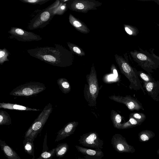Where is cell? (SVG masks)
Masks as SVG:
<instances>
[{"mask_svg":"<svg viewBox=\"0 0 159 159\" xmlns=\"http://www.w3.org/2000/svg\"><path fill=\"white\" fill-rule=\"evenodd\" d=\"M54 47H37L28 49L30 55L53 66L66 67L71 65L74 55L62 45L55 44Z\"/></svg>","mask_w":159,"mask_h":159,"instance_id":"6da1fadb","label":"cell"},{"mask_svg":"<svg viewBox=\"0 0 159 159\" xmlns=\"http://www.w3.org/2000/svg\"><path fill=\"white\" fill-rule=\"evenodd\" d=\"M139 50L130 51V55L138 66L151 74V73L154 72L153 70H157L159 67V56L154 53V48L148 51L139 48Z\"/></svg>","mask_w":159,"mask_h":159,"instance_id":"7a4b0ae2","label":"cell"},{"mask_svg":"<svg viewBox=\"0 0 159 159\" xmlns=\"http://www.w3.org/2000/svg\"><path fill=\"white\" fill-rule=\"evenodd\" d=\"M127 57H123L117 54L115 55V60L121 73L124 75L130 82V89L138 90L141 89L144 95L145 90L142 86L137 74L138 70L129 64Z\"/></svg>","mask_w":159,"mask_h":159,"instance_id":"3957f363","label":"cell"},{"mask_svg":"<svg viewBox=\"0 0 159 159\" xmlns=\"http://www.w3.org/2000/svg\"><path fill=\"white\" fill-rule=\"evenodd\" d=\"M87 84H85L84 90L85 99L90 107H95L99 91V85L96 71L93 63L89 74L86 75Z\"/></svg>","mask_w":159,"mask_h":159,"instance_id":"277c9868","label":"cell"},{"mask_svg":"<svg viewBox=\"0 0 159 159\" xmlns=\"http://www.w3.org/2000/svg\"><path fill=\"white\" fill-rule=\"evenodd\" d=\"M52 105L49 103L46 105L25 133V139L34 141L41 131L53 111Z\"/></svg>","mask_w":159,"mask_h":159,"instance_id":"5b68a950","label":"cell"},{"mask_svg":"<svg viewBox=\"0 0 159 159\" xmlns=\"http://www.w3.org/2000/svg\"><path fill=\"white\" fill-rule=\"evenodd\" d=\"M46 89L43 83L31 82L17 86L12 90L9 94L17 97H32L43 91Z\"/></svg>","mask_w":159,"mask_h":159,"instance_id":"8992f818","label":"cell"},{"mask_svg":"<svg viewBox=\"0 0 159 159\" xmlns=\"http://www.w3.org/2000/svg\"><path fill=\"white\" fill-rule=\"evenodd\" d=\"M68 8L78 12L86 13L91 10H95L102 3L95 0H72L67 2Z\"/></svg>","mask_w":159,"mask_h":159,"instance_id":"52a82bcc","label":"cell"},{"mask_svg":"<svg viewBox=\"0 0 159 159\" xmlns=\"http://www.w3.org/2000/svg\"><path fill=\"white\" fill-rule=\"evenodd\" d=\"M7 32L10 34L8 38L14 39L20 41H38L42 39L39 35L18 27H12Z\"/></svg>","mask_w":159,"mask_h":159,"instance_id":"ba28073f","label":"cell"},{"mask_svg":"<svg viewBox=\"0 0 159 159\" xmlns=\"http://www.w3.org/2000/svg\"><path fill=\"white\" fill-rule=\"evenodd\" d=\"M78 141L80 144L84 147L101 149L103 148V140L99 138L98 134L96 132L83 134L80 136Z\"/></svg>","mask_w":159,"mask_h":159,"instance_id":"9c48e42d","label":"cell"},{"mask_svg":"<svg viewBox=\"0 0 159 159\" xmlns=\"http://www.w3.org/2000/svg\"><path fill=\"white\" fill-rule=\"evenodd\" d=\"M54 16L50 11L45 9L30 21L28 28L33 30L43 28L49 23Z\"/></svg>","mask_w":159,"mask_h":159,"instance_id":"30bf717a","label":"cell"},{"mask_svg":"<svg viewBox=\"0 0 159 159\" xmlns=\"http://www.w3.org/2000/svg\"><path fill=\"white\" fill-rule=\"evenodd\" d=\"M109 98L115 102L125 105L131 111L144 110L142 103L136 98L130 95L124 97L115 95L109 96Z\"/></svg>","mask_w":159,"mask_h":159,"instance_id":"8fae6325","label":"cell"},{"mask_svg":"<svg viewBox=\"0 0 159 159\" xmlns=\"http://www.w3.org/2000/svg\"><path fill=\"white\" fill-rule=\"evenodd\" d=\"M75 147L78 152L85 155L84 157H79L78 159H101L104 156L100 149H89L78 145Z\"/></svg>","mask_w":159,"mask_h":159,"instance_id":"7c38bea8","label":"cell"},{"mask_svg":"<svg viewBox=\"0 0 159 159\" xmlns=\"http://www.w3.org/2000/svg\"><path fill=\"white\" fill-rule=\"evenodd\" d=\"M78 124V122L75 121L70 122L66 124L57 133L55 142L64 139L73 134Z\"/></svg>","mask_w":159,"mask_h":159,"instance_id":"4fadbf2b","label":"cell"},{"mask_svg":"<svg viewBox=\"0 0 159 159\" xmlns=\"http://www.w3.org/2000/svg\"><path fill=\"white\" fill-rule=\"evenodd\" d=\"M111 141L113 148L118 152H127L129 150V147L120 134H115L113 136Z\"/></svg>","mask_w":159,"mask_h":159,"instance_id":"5bb4252c","label":"cell"},{"mask_svg":"<svg viewBox=\"0 0 159 159\" xmlns=\"http://www.w3.org/2000/svg\"><path fill=\"white\" fill-rule=\"evenodd\" d=\"M143 86L148 95L155 101H159V81L146 82L142 81Z\"/></svg>","mask_w":159,"mask_h":159,"instance_id":"9a60e30c","label":"cell"},{"mask_svg":"<svg viewBox=\"0 0 159 159\" xmlns=\"http://www.w3.org/2000/svg\"><path fill=\"white\" fill-rule=\"evenodd\" d=\"M69 20L71 25L80 32L86 34L90 32V30L84 22L75 17L71 14H70L69 15Z\"/></svg>","mask_w":159,"mask_h":159,"instance_id":"2e32d148","label":"cell"},{"mask_svg":"<svg viewBox=\"0 0 159 159\" xmlns=\"http://www.w3.org/2000/svg\"><path fill=\"white\" fill-rule=\"evenodd\" d=\"M1 150L8 159H21L16 152L7 145L5 141L0 140Z\"/></svg>","mask_w":159,"mask_h":159,"instance_id":"e0dca14e","label":"cell"},{"mask_svg":"<svg viewBox=\"0 0 159 159\" xmlns=\"http://www.w3.org/2000/svg\"><path fill=\"white\" fill-rule=\"evenodd\" d=\"M0 108L10 110H16L20 111H40L39 109L31 108L23 105L10 103L3 102L0 103Z\"/></svg>","mask_w":159,"mask_h":159,"instance_id":"ac0fdd59","label":"cell"},{"mask_svg":"<svg viewBox=\"0 0 159 159\" xmlns=\"http://www.w3.org/2000/svg\"><path fill=\"white\" fill-rule=\"evenodd\" d=\"M111 119L113 126L115 128L121 129L123 123H122L123 117L118 113L113 110L111 111Z\"/></svg>","mask_w":159,"mask_h":159,"instance_id":"d6986e66","label":"cell"},{"mask_svg":"<svg viewBox=\"0 0 159 159\" xmlns=\"http://www.w3.org/2000/svg\"><path fill=\"white\" fill-rule=\"evenodd\" d=\"M59 89L64 94L69 93L71 89V85L69 81L66 78H61L57 80Z\"/></svg>","mask_w":159,"mask_h":159,"instance_id":"ffe728a7","label":"cell"},{"mask_svg":"<svg viewBox=\"0 0 159 159\" xmlns=\"http://www.w3.org/2000/svg\"><path fill=\"white\" fill-rule=\"evenodd\" d=\"M23 143L25 152L32 156L34 159V151L33 141L29 139H25Z\"/></svg>","mask_w":159,"mask_h":159,"instance_id":"44dd1931","label":"cell"},{"mask_svg":"<svg viewBox=\"0 0 159 159\" xmlns=\"http://www.w3.org/2000/svg\"><path fill=\"white\" fill-rule=\"evenodd\" d=\"M69 149V145L67 143H62L59 144L55 148V154L59 157H63L67 153Z\"/></svg>","mask_w":159,"mask_h":159,"instance_id":"7402d4cb","label":"cell"},{"mask_svg":"<svg viewBox=\"0 0 159 159\" xmlns=\"http://www.w3.org/2000/svg\"><path fill=\"white\" fill-rule=\"evenodd\" d=\"M67 43L70 51L73 54L80 57L85 55V53L84 51L79 46L69 42H67Z\"/></svg>","mask_w":159,"mask_h":159,"instance_id":"603a6c76","label":"cell"},{"mask_svg":"<svg viewBox=\"0 0 159 159\" xmlns=\"http://www.w3.org/2000/svg\"><path fill=\"white\" fill-rule=\"evenodd\" d=\"M66 1L61 0L60 4L57 7L53 10L50 11L54 15H62L67 10L68 8L67 2H65Z\"/></svg>","mask_w":159,"mask_h":159,"instance_id":"cb8c5ba5","label":"cell"},{"mask_svg":"<svg viewBox=\"0 0 159 159\" xmlns=\"http://www.w3.org/2000/svg\"><path fill=\"white\" fill-rule=\"evenodd\" d=\"M11 124V120L9 114L6 111H0V125H10Z\"/></svg>","mask_w":159,"mask_h":159,"instance_id":"d4e9b609","label":"cell"},{"mask_svg":"<svg viewBox=\"0 0 159 159\" xmlns=\"http://www.w3.org/2000/svg\"><path fill=\"white\" fill-rule=\"evenodd\" d=\"M124 28L126 33L130 36H136L139 33L136 27L130 25L124 24Z\"/></svg>","mask_w":159,"mask_h":159,"instance_id":"484cf974","label":"cell"},{"mask_svg":"<svg viewBox=\"0 0 159 159\" xmlns=\"http://www.w3.org/2000/svg\"><path fill=\"white\" fill-rule=\"evenodd\" d=\"M137 74L142 81L146 82H150L154 81L155 79L152 77L151 74H147L143 71L140 70L137 71Z\"/></svg>","mask_w":159,"mask_h":159,"instance_id":"4316f807","label":"cell"},{"mask_svg":"<svg viewBox=\"0 0 159 159\" xmlns=\"http://www.w3.org/2000/svg\"><path fill=\"white\" fill-rule=\"evenodd\" d=\"M10 54L9 51L5 48L0 49V64L2 65L5 61H9L8 57Z\"/></svg>","mask_w":159,"mask_h":159,"instance_id":"83f0119b","label":"cell"},{"mask_svg":"<svg viewBox=\"0 0 159 159\" xmlns=\"http://www.w3.org/2000/svg\"><path fill=\"white\" fill-rule=\"evenodd\" d=\"M129 117H132L138 122L141 123L146 118L145 115L140 112H134L130 114Z\"/></svg>","mask_w":159,"mask_h":159,"instance_id":"f1b7e54d","label":"cell"},{"mask_svg":"<svg viewBox=\"0 0 159 159\" xmlns=\"http://www.w3.org/2000/svg\"><path fill=\"white\" fill-rule=\"evenodd\" d=\"M140 124V123L138 122L134 118L132 117H129V120L127 122L123 124L121 129L129 128L132 126L139 125Z\"/></svg>","mask_w":159,"mask_h":159,"instance_id":"f546056e","label":"cell"},{"mask_svg":"<svg viewBox=\"0 0 159 159\" xmlns=\"http://www.w3.org/2000/svg\"><path fill=\"white\" fill-rule=\"evenodd\" d=\"M24 3L33 5L39 4L40 5L43 4L50 0H20Z\"/></svg>","mask_w":159,"mask_h":159,"instance_id":"4dcf8cb0","label":"cell"},{"mask_svg":"<svg viewBox=\"0 0 159 159\" xmlns=\"http://www.w3.org/2000/svg\"><path fill=\"white\" fill-rule=\"evenodd\" d=\"M55 153V148L51 150L49 152L45 151L43 152L40 155V158L43 159H48L52 157Z\"/></svg>","mask_w":159,"mask_h":159,"instance_id":"1f68e13d","label":"cell"},{"mask_svg":"<svg viewBox=\"0 0 159 159\" xmlns=\"http://www.w3.org/2000/svg\"><path fill=\"white\" fill-rule=\"evenodd\" d=\"M141 139L143 141H145L149 139L148 136L145 134H142L140 136Z\"/></svg>","mask_w":159,"mask_h":159,"instance_id":"d6a6232c","label":"cell"},{"mask_svg":"<svg viewBox=\"0 0 159 159\" xmlns=\"http://www.w3.org/2000/svg\"><path fill=\"white\" fill-rule=\"evenodd\" d=\"M141 1H153L159 5V0H138Z\"/></svg>","mask_w":159,"mask_h":159,"instance_id":"836d02e7","label":"cell"},{"mask_svg":"<svg viewBox=\"0 0 159 159\" xmlns=\"http://www.w3.org/2000/svg\"><path fill=\"white\" fill-rule=\"evenodd\" d=\"M157 25L158 26H159V24H157Z\"/></svg>","mask_w":159,"mask_h":159,"instance_id":"e575fe53","label":"cell"}]
</instances>
